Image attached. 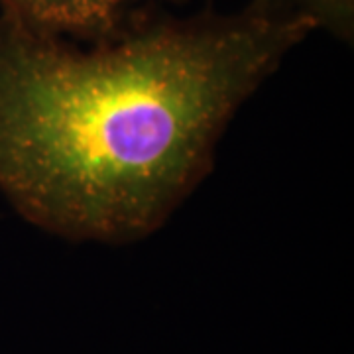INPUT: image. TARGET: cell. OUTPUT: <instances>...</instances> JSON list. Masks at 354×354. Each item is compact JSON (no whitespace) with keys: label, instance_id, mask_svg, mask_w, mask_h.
Here are the masks:
<instances>
[{"label":"cell","instance_id":"obj_3","mask_svg":"<svg viewBox=\"0 0 354 354\" xmlns=\"http://www.w3.org/2000/svg\"><path fill=\"white\" fill-rule=\"evenodd\" d=\"M250 8L274 16H299L342 41L354 38V0H252Z\"/></svg>","mask_w":354,"mask_h":354},{"label":"cell","instance_id":"obj_2","mask_svg":"<svg viewBox=\"0 0 354 354\" xmlns=\"http://www.w3.org/2000/svg\"><path fill=\"white\" fill-rule=\"evenodd\" d=\"M124 0H0L2 16L26 30L64 38H113Z\"/></svg>","mask_w":354,"mask_h":354},{"label":"cell","instance_id":"obj_1","mask_svg":"<svg viewBox=\"0 0 354 354\" xmlns=\"http://www.w3.org/2000/svg\"><path fill=\"white\" fill-rule=\"evenodd\" d=\"M313 30L248 6L79 50L0 16V191L57 236H148L207 176L242 102Z\"/></svg>","mask_w":354,"mask_h":354}]
</instances>
